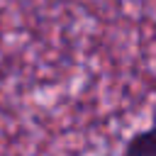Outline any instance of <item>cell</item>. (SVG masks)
I'll list each match as a JSON object with an SVG mask.
<instances>
[{"label":"cell","instance_id":"obj_1","mask_svg":"<svg viewBox=\"0 0 156 156\" xmlns=\"http://www.w3.org/2000/svg\"><path fill=\"white\" fill-rule=\"evenodd\" d=\"M122 156H156V124L129 136L122 149Z\"/></svg>","mask_w":156,"mask_h":156}]
</instances>
